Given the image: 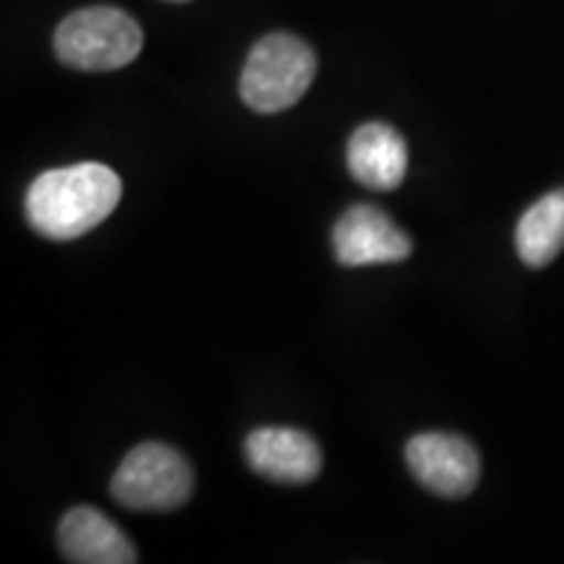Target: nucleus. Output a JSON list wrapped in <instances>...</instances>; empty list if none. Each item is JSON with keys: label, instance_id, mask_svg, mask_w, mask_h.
I'll list each match as a JSON object with an SVG mask.
<instances>
[{"label": "nucleus", "instance_id": "6e6552de", "mask_svg": "<svg viewBox=\"0 0 564 564\" xmlns=\"http://www.w3.org/2000/svg\"><path fill=\"white\" fill-rule=\"evenodd\" d=\"M61 552L76 564H131L139 560L126 533L95 507H74L58 528Z\"/></svg>", "mask_w": 564, "mask_h": 564}, {"label": "nucleus", "instance_id": "20e7f679", "mask_svg": "<svg viewBox=\"0 0 564 564\" xmlns=\"http://www.w3.org/2000/svg\"><path fill=\"white\" fill-rule=\"evenodd\" d=\"M110 491L129 510L171 512L192 497V465L167 444H139L118 465Z\"/></svg>", "mask_w": 564, "mask_h": 564}, {"label": "nucleus", "instance_id": "f257e3e1", "mask_svg": "<svg viewBox=\"0 0 564 564\" xmlns=\"http://www.w3.org/2000/svg\"><path fill=\"white\" fill-rule=\"evenodd\" d=\"M121 178L100 162L37 175L26 192V220L51 241H74L102 225L121 202Z\"/></svg>", "mask_w": 564, "mask_h": 564}, {"label": "nucleus", "instance_id": "39448f33", "mask_svg": "<svg viewBox=\"0 0 564 564\" xmlns=\"http://www.w3.org/2000/svg\"><path fill=\"white\" fill-rule=\"evenodd\" d=\"M405 460L415 481L436 497H468L481 476L476 447L455 434L429 432L413 436L405 447Z\"/></svg>", "mask_w": 564, "mask_h": 564}, {"label": "nucleus", "instance_id": "423d86ee", "mask_svg": "<svg viewBox=\"0 0 564 564\" xmlns=\"http://www.w3.org/2000/svg\"><path fill=\"white\" fill-rule=\"evenodd\" d=\"M333 249L343 267L394 264L411 257L413 243L382 209L356 204L337 220Z\"/></svg>", "mask_w": 564, "mask_h": 564}, {"label": "nucleus", "instance_id": "1a4fd4ad", "mask_svg": "<svg viewBox=\"0 0 564 564\" xmlns=\"http://www.w3.org/2000/svg\"><path fill=\"white\" fill-rule=\"evenodd\" d=\"M348 171L366 188L392 192L408 171L405 139L387 123L361 126L348 141Z\"/></svg>", "mask_w": 564, "mask_h": 564}, {"label": "nucleus", "instance_id": "9d476101", "mask_svg": "<svg viewBox=\"0 0 564 564\" xmlns=\"http://www.w3.org/2000/svg\"><path fill=\"white\" fill-rule=\"evenodd\" d=\"M514 246L520 259L533 270L554 262L564 249V188L541 196L525 209L514 230Z\"/></svg>", "mask_w": 564, "mask_h": 564}, {"label": "nucleus", "instance_id": "7ed1b4c3", "mask_svg": "<svg viewBox=\"0 0 564 564\" xmlns=\"http://www.w3.org/2000/svg\"><path fill=\"white\" fill-rule=\"evenodd\" d=\"M144 34L137 19L112 6L74 11L55 30V55L70 68L116 70L137 61Z\"/></svg>", "mask_w": 564, "mask_h": 564}, {"label": "nucleus", "instance_id": "9b49d317", "mask_svg": "<svg viewBox=\"0 0 564 564\" xmlns=\"http://www.w3.org/2000/svg\"><path fill=\"white\" fill-rule=\"evenodd\" d=\"M167 3H186V0H167Z\"/></svg>", "mask_w": 564, "mask_h": 564}, {"label": "nucleus", "instance_id": "f03ea898", "mask_svg": "<svg viewBox=\"0 0 564 564\" xmlns=\"http://www.w3.org/2000/svg\"><path fill=\"white\" fill-rule=\"evenodd\" d=\"M316 76V55L293 34H267L251 47L241 74V97L251 110L282 112L306 95Z\"/></svg>", "mask_w": 564, "mask_h": 564}, {"label": "nucleus", "instance_id": "0eeeda50", "mask_svg": "<svg viewBox=\"0 0 564 564\" xmlns=\"http://www.w3.org/2000/svg\"><path fill=\"white\" fill-rule=\"evenodd\" d=\"M246 460L278 484H308L322 470V449L299 429L264 426L246 436Z\"/></svg>", "mask_w": 564, "mask_h": 564}]
</instances>
